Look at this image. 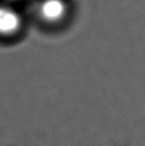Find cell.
<instances>
[{
  "instance_id": "6da1fadb",
  "label": "cell",
  "mask_w": 145,
  "mask_h": 146,
  "mask_svg": "<svg viewBox=\"0 0 145 146\" xmlns=\"http://www.w3.org/2000/svg\"><path fill=\"white\" fill-rule=\"evenodd\" d=\"M39 16L47 23L61 22L68 13V4L65 0H42L38 6Z\"/></svg>"
},
{
  "instance_id": "7a4b0ae2",
  "label": "cell",
  "mask_w": 145,
  "mask_h": 146,
  "mask_svg": "<svg viewBox=\"0 0 145 146\" xmlns=\"http://www.w3.org/2000/svg\"><path fill=\"white\" fill-rule=\"evenodd\" d=\"M23 20L20 13L11 6L0 5V36H14L20 31Z\"/></svg>"
},
{
  "instance_id": "3957f363",
  "label": "cell",
  "mask_w": 145,
  "mask_h": 146,
  "mask_svg": "<svg viewBox=\"0 0 145 146\" xmlns=\"http://www.w3.org/2000/svg\"><path fill=\"white\" fill-rule=\"evenodd\" d=\"M11 1H16V0H11Z\"/></svg>"
}]
</instances>
